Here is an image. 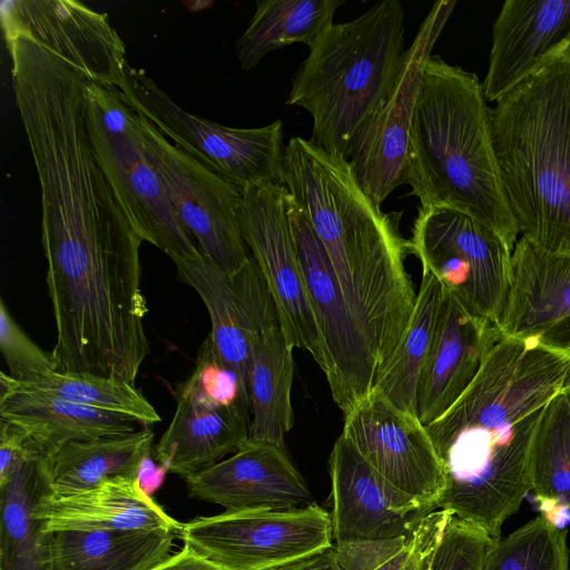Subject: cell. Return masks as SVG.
I'll use <instances>...</instances> for the list:
<instances>
[{
	"mask_svg": "<svg viewBox=\"0 0 570 570\" xmlns=\"http://www.w3.org/2000/svg\"><path fill=\"white\" fill-rule=\"evenodd\" d=\"M282 184L323 244L380 372L416 302L401 214L384 213L372 200L347 159L302 137H292L285 147Z\"/></svg>",
	"mask_w": 570,
	"mask_h": 570,
	"instance_id": "6da1fadb",
	"label": "cell"
},
{
	"mask_svg": "<svg viewBox=\"0 0 570 570\" xmlns=\"http://www.w3.org/2000/svg\"><path fill=\"white\" fill-rule=\"evenodd\" d=\"M404 184L420 207L465 214L514 249L519 230L503 191L482 83L439 56L429 58L415 102Z\"/></svg>",
	"mask_w": 570,
	"mask_h": 570,
	"instance_id": "7a4b0ae2",
	"label": "cell"
},
{
	"mask_svg": "<svg viewBox=\"0 0 570 570\" xmlns=\"http://www.w3.org/2000/svg\"><path fill=\"white\" fill-rule=\"evenodd\" d=\"M494 102L493 149L519 234L570 256V46Z\"/></svg>",
	"mask_w": 570,
	"mask_h": 570,
	"instance_id": "3957f363",
	"label": "cell"
},
{
	"mask_svg": "<svg viewBox=\"0 0 570 570\" xmlns=\"http://www.w3.org/2000/svg\"><path fill=\"white\" fill-rule=\"evenodd\" d=\"M404 21L402 2L384 0L353 20L333 23L309 47L286 104L312 116L311 141L350 159L360 127L405 50Z\"/></svg>",
	"mask_w": 570,
	"mask_h": 570,
	"instance_id": "277c9868",
	"label": "cell"
},
{
	"mask_svg": "<svg viewBox=\"0 0 570 570\" xmlns=\"http://www.w3.org/2000/svg\"><path fill=\"white\" fill-rule=\"evenodd\" d=\"M542 409L499 429L430 435L445 479L438 509L499 540L503 523L531 491L530 448Z\"/></svg>",
	"mask_w": 570,
	"mask_h": 570,
	"instance_id": "5b68a950",
	"label": "cell"
},
{
	"mask_svg": "<svg viewBox=\"0 0 570 570\" xmlns=\"http://www.w3.org/2000/svg\"><path fill=\"white\" fill-rule=\"evenodd\" d=\"M85 114L89 140L108 184L144 242L169 258L199 253L177 217L142 144L137 112L118 88L86 81Z\"/></svg>",
	"mask_w": 570,
	"mask_h": 570,
	"instance_id": "8992f818",
	"label": "cell"
},
{
	"mask_svg": "<svg viewBox=\"0 0 570 570\" xmlns=\"http://www.w3.org/2000/svg\"><path fill=\"white\" fill-rule=\"evenodd\" d=\"M125 101L177 148L235 185L239 190L282 184L283 122L233 128L191 115L141 70L128 66L118 88Z\"/></svg>",
	"mask_w": 570,
	"mask_h": 570,
	"instance_id": "52a82bcc",
	"label": "cell"
},
{
	"mask_svg": "<svg viewBox=\"0 0 570 570\" xmlns=\"http://www.w3.org/2000/svg\"><path fill=\"white\" fill-rule=\"evenodd\" d=\"M411 254L472 315L497 323L511 276L512 249L494 230L445 208L419 207Z\"/></svg>",
	"mask_w": 570,
	"mask_h": 570,
	"instance_id": "ba28073f",
	"label": "cell"
},
{
	"mask_svg": "<svg viewBox=\"0 0 570 570\" xmlns=\"http://www.w3.org/2000/svg\"><path fill=\"white\" fill-rule=\"evenodd\" d=\"M178 535L225 570H274L333 546L330 512L315 502L291 510H225L183 523Z\"/></svg>",
	"mask_w": 570,
	"mask_h": 570,
	"instance_id": "9c48e42d",
	"label": "cell"
},
{
	"mask_svg": "<svg viewBox=\"0 0 570 570\" xmlns=\"http://www.w3.org/2000/svg\"><path fill=\"white\" fill-rule=\"evenodd\" d=\"M569 377L570 361L563 355L534 343L501 336L463 394L426 425L428 433L515 424L543 407Z\"/></svg>",
	"mask_w": 570,
	"mask_h": 570,
	"instance_id": "30bf717a",
	"label": "cell"
},
{
	"mask_svg": "<svg viewBox=\"0 0 570 570\" xmlns=\"http://www.w3.org/2000/svg\"><path fill=\"white\" fill-rule=\"evenodd\" d=\"M455 4V0H439L432 6L353 140L348 161L364 191L379 206L404 185L411 121L425 66Z\"/></svg>",
	"mask_w": 570,
	"mask_h": 570,
	"instance_id": "8fae6325",
	"label": "cell"
},
{
	"mask_svg": "<svg viewBox=\"0 0 570 570\" xmlns=\"http://www.w3.org/2000/svg\"><path fill=\"white\" fill-rule=\"evenodd\" d=\"M138 117L145 151L199 252L227 273L239 271L252 258L237 216L242 190L169 142L145 117Z\"/></svg>",
	"mask_w": 570,
	"mask_h": 570,
	"instance_id": "7c38bea8",
	"label": "cell"
},
{
	"mask_svg": "<svg viewBox=\"0 0 570 570\" xmlns=\"http://www.w3.org/2000/svg\"><path fill=\"white\" fill-rule=\"evenodd\" d=\"M282 184L255 185L242 191L238 223L275 302L285 337L307 351L326 374L323 338L309 302Z\"/></svg>",
	"mask_w": 570,
	"mask_h": 570,
	"instance_id": "4fadbf2b",
	"label": "cell"
},
{
	"mask_svg": "<svg viewBox=\"0 0 570 570\" xmlns=\"http://www.w3.org/2000/svg\"><path fill=\"white\" fill-rule=\"evenodd\" d=\"M286 206L309 302L325 346V376L334 402L345 414L371 392L379 365L345 302L323 244L289 193Z\"/></svg>",
	"mask_w": 570,
	"mask_h": 570,
	"instance_id": "5bb4252c",
	"label": "cell"
},
{
	"mask_svg": "<svg viewBox=\"0 0 570 570\" xmlns=\"http://www.w3.org/2000/svg\"><path fill=\"white\" fill-rule=\"evenodd\" d=\"M4 37H26L86 81L119 88L126 78V47L106 13L73 0L1 2Z\"/></svg>",
	"mask_w": 570,
	"mask_h": 570,
	"instance_id": "9a60e30c",
	"label": "cell"
},
{
	"mask_svg": "<svg viewBox=\"0 0 570 570\" xmlns=\"http://www.w3.org/2000/svg\"><path fill=\"white\" fill-rule=\"evenodd\" d=\"M389 482L429 511L438 509L445 479L426 426L375 390L344 414L342 432Z\"/></svg>",
	"mask_w": 570,
	"mask_h": 570,
	"instance_id": "2e32d148",
	"label": "cell"
},
{
	"mask_svg": "<svg viewBox=\"0 0 570 570\" xmlns=\"http://www.w3.org/2000/svg\"><path fill=\"white\" fill-rule=\"evenodd\" d=\"M171 261L181 282L198 293L208 311L214 353L248 385L252 342L259 330L279 318L257 263L252 256L230 274L202 252Z\"/></svg>",
	"mask_w": 570,
	"mask_h": 570,
	"instance_id": "e0dca14e",
	"label": "cell"
},
{
	"mask_svg": "<svg viewBox=\"0 0 570 570\" xmlns=\"http://www.w3.org/2000/svg\"><path fill=\"white\" fill-rule=\"evenodd\" d=\"M328 472L336 544L407 535L431 513L380 474L343 433L332 449Z\"/></svg>",
	"mask_w": 570,
	"mask_h": 570,
	"instance_id": "ac0fdd59",
	"label": "cell"
},
{
	"mask_svg": "<svg viewBox=\"0 0 570 570\" xmlns=\"http://www.w3.org/2000/svg\"><path fill=\"white\" fill-rule=\"evenodd\" d=\"M495 325L502 337L534 343L570 361V256L549 254L520 237Z\"/></svg>",
	"mask_w": 570,
	"mask_h": 570,
	"instance_id": "d6986e66",
	"label": "cell"
},
{
	"mask_svg": "<svg viewBox=\"0 0 570 570\" xmlns=\"http://www.w3.org/2000/svg\"><path fill=\"white\" fill-rule=\"evenodd\" d=\"M185 481L190 497L227 511L291 510L313 502L284 444L249 441L228 459Z\"/></svg>",
	"mask_w": 570,
	"mask_h": 570,
	"instance_id": "ffe728a7",
	"label": "cell"
},
{
	"mask_svg": "<svg viewBox=\"0 0 570 570\" xmlns=\"http://www.w3.org/2000/svg\"><path fill=\"white\" fill-rule=\"evenodd\" d=\"M500 338L494 323L472 315L445 288L417 382V416L425 426L463 394Z\"/></svg>",
	"mask_w": 570,
	"mask_h": 570,
	"instance_id": "44dd1931",
	"label": "cell"
},
{
	"mask_svg": "<svg viewBox=\"0 0 570 570\" xmlns=\"http://www.w3.org/2000/svg\"><path fill=\"white\" fill-rule=\"evenodd\" d=\"M174 416L155 445L167 472L187 478L249 442L250 419L213 397L191 373L175 392Z\"/></svg>",
	"mask_w": 570,
	"mask_h": 570,
	"instance_id": "7402d4cb",
	"label": "cell"
},
{
	"mask_svg": "<svg viewBox=\"0 0 570 570\" xmlns=\"http://www.w3.org/2000/svg\"><path fill=\"white\" fill-rule=\"evenodd\" d=\"M570 46V0H507L493 24L484 97L495 101Z\"/></svg>",
	"mask_w": 570,
	"mask_h": 570,
	"instance_id": "603a6c76",
	"label": "cell"
},
{
	"mask_svg": "<svg viewBox=\"0 0 570 570\" xmlns=\"http://www.w3.org/2000/svg\"><path fill=\"white\" fill-rule=\"evenodd\" d=\"M32 519L38 533L164 530L178 534L183 524L145 493L137 479L126 476L73 492H40Z\"/></svg>",
	"mask_w": 570,
	"mask_h": 570,
	"instance_id": "cb8c5ba5",
	"label": "cell"
},
{
	"mask_svg": "<svg viewBox=\"0 0 570 570\" xmlns=\"http://www.w3.org/2000/svg\"><path fill=\"white\" fill-rule=\"evenodd\" d=\"M0 417L19 428L41 455L73 441L136 431V422L19 384L0 373Z\"/></svg>",
	"mask_w": 570,
	"mask_h": 570,
	"instance_id": "d4e9b609",
	"label": "cell"
},
{
	"mask_svg": "<svg viewBox=\"0 0 570 570\" xmlns=\"http://www.w3.org/2000/svg\"><path fill=\"white\" fill-rule=\"evenodd\" d=\"M164 530L38 533L37 570H150L171 556Z\"/></svg>",
	"mask_w": 570,
	"mask_h": 570,
	"instance_id": "484cf974",
	"label": "cell"
},
{
	"mask_svg": "<svg viewBox=\"0 0 570 570\" xmlns=\"http://www.w3.org/2000/svg\"><path fill=\"white\" fill-rule=\"evenodd\" d=\"M154 433L144 426L130 433L66 443L37 461L40 492L67 493L106 480L137 479L150 456Z\"/></svg>",
	"mask_w": 570,
	"mask_h": 570,
	"instance_id": "4316f807",
	"label": "cell"
},
{
	"mask_svg": "<svg viewBox=\"0 0 570 570\" xmlns=\"http://www.w3.org/2000/svg\"><path fill=\"white\" fill-rule=\"evenodd\" d=\"M293 348L279 318L259 330L252 342L248 367L252 442L284 444L285 434L293 428Z\"/></svg>",
	"mask_w": 570,
	"mask_h": 570,
	"instance_id": "83f0119b",
	"label": "cell"
},
{
	"mask_svg": "<svg viewBox=\"0 0 570 570\" xmlns=\"http://www.w3.org/2000/svg\"><path fill=\"white\" fill-rule=\"evenodd\" d=\"M531 491L546 519L570 522V385L543 406L529 458Z\"/></svg>",
	"mask_w": 570,
	"mask_h": 570,
	"instance_id": "f1b7e54d",
	"label": "cell"
},
{
	"mask_svg": "<svg viewBox=\"0 0 570 570\" xmlns=\"http://www.w3.org/2000/svg\"><path fill=\"white\" fill-rule=\"evenodd\" d=\"M344 0H258L256 11L236 42L244 71L256 67L271 51L293 43L308 48L332 26Z\"/></svg>",
	"mask_w": 570,
	"mask_h": 570,
	"instance_id": "f546056e",
	"label": "cell"
},
{
	"mask_svg": "<svg viewBox=\"0 0 570 570\" xmlns=\"http://www.w3.org/2000/svg\"><path fill=\"white\" fill-rule=\"evenodd\" d=\"M444 293L445 287L439 277L429 268L422 267L412 316L372 387L396 407L414 415H417V382Z\"/></svg>",
	"mask_w": 570,
	"mask_h": 570,
	"instance_id": "4dcf8cb0",
	"label": "cell"
},
{
	"mask_svg": "<svg viewBox=\"0 0 570 570\" xmlns=\"http://www.w3.org/2000/svg\"><path fill=\"white\" fill-rule=\"evenodd\" d=\"M17 382L79 404L125 415L142 426H150L161 420L135 384L121 379L59 371Z\"/></svg>",
	"mask_w": 570,
	"mask_h": 570,
	"instance_id": "1f68e13d",
	"label": "cell"
},
{
	"mask_svg": "<svg viewBox=\"0 0 570 570\" xmlns=\"http://www.w3.org/2000/svg\"><path fill=\"white\" fill-rule=\"evenodd\" d=\"M37 461L22 465L1 489V570H37L38 532L32 519L41 491Z\"/></svg>",
	"mask_w": 570,
	"mask_h": 570,
	"instance_id": "d6a6232c",
	"label": "cell"
},
{
	"mask_svg": "<svg viewBox=\"0 0 570 570\" xmlns=\"http://www.w3.org/2000/svg\"><path fill=\"white\" fill-rule=\"evenodd\" d=\"M567 529L537 517L493 542L483 570H569Z\"/></svg>",
	"mask_w": 570,
	"mask_h": 570,
	"instance_id": "836d02e7",
	"label": "cell"
},
{
	"mask_svg": "<svg viewBox=\"0 0 570 570\" xmlns=\"http://www.w3.org/2000/svg\"><path fill=\"white\" fill-rule=\"evenodd\" d=\"M494 541L482 529L452 517L431 557L429 570H483Z\"/></svg>",
	"mask_w": 570,
	"mask_h": 570,
	"instance_id": "e575fe53",
	"label": "cell"
},
{
	"mask_svg": "<svg viewBox=\"0 0 570 570\" xmlns=\"http://www.w3.org/2000/svg\"><path fill=\"white\" fill-rule=\"evenodd\" d=\"M0 350L8 374L17 381L59 372L53 354L45 352L30 340L13 320L3 299L0 301Z\"/></svg>",
	"mask_w": 570,
	"mask_h": 570,
	"instance_id": "d590c367",
	"label": "cell"
},
{
	"mask_svg": "<svg viewBox=\"0 0 570 570\" xmlns=\"http://www.w3.org/2000/svg\"><path fill=\"white\" fill-rule=\"evenodd\" d=\"M452 517L441 509L426 514L413 529L406 544L374 570H429L431 557Z\"/></svg>",
	"mask_w": 570,
	"mask_h": 570,
	"instance_id": "8d00e7d4",
	"label": "cell"
},
{
	"mask_svg": "<svg viewBox=\"0 0 570 570\" xmlns=\"http://www.w3.org/2000/svg\"><path fill=\"white\" fill-rule=\"evenodd\" d=\"M410 534L392 539L337 543L335 550L344 570H374L397 553L406 544Z\"/></svg>",
	"mask_w": 570,
	"mask_h": 570,
	"instance_id": "74e56055",
	"label": "cell"
},
{
	"mask_svg": "<svg viewBox=\"0 0 570 570\" xmlns=\"http://www.w3.org/2000/svg\"><path fill=\"white\" fill-rule=\"evenodd\" d=\"M39 458L40 453L29 438L12 423L0 419V490L17 470Z\"/></svg>",
	"mask_w": 570,
	"mask_h": 570,
	"instance_id": "f35d334b",
	"label": "cell"
},
{
	"mask_svg": "<svg viewBox=\"0 0 570 570\" xmlns=\"http://www.w3.org/2000/svg\"><path fill=\"white\" fill-rule=\"evenodd\" d=\"M150 570H225L187 546Z\"/></svg>",
	"mask_w": 570,
	"mask_h": 570,
	"instance_id": "ab89813d",
	"label": "cell"
},
{
	"mask_svg": "<svg viewBox=\"0 0 570 570\" xmlns=\"http://www.w3.org/2000/svg\"><path fill=\"white\" fill-rule=\"evenodd\" d=\"M166 473L167 470L163 465L157 466L150 456H147L140 466L137 481L141 490L151 497L161 485Z\"/></svg>",
	"mask_w": 570,
	"mask_h": 570,
	"instance_id": "60d3db41",
	"label": "cell"
},
{
	"mask_svg": "<svg viewBox=\"0 0 570 570\" xmlns=\"http://www.w3.org/2000/svg\"><path fill=\"white\" fill-rule=\"evenodd\" d=\"M294 570H344L332 546L303 559Z\"/></svg>",
	"mask_w": 570,
	"mask_h": 570,
	"instance_id": "b9f144b4",
	"label": "cell"
},
{
	"mask_svg": "<svg viewBox=\"0 0 570 570\" xmlns=\"http://www.w3.org/2000/svg\"><path fill=\"white\" fill-rule=\"evenodd\" d=\"M302 560L295 561L293 563H289L287 566H284V567H281V568H277V569H274V570H294Z\"/></svg>",
	"mask_w": 570,
	"mask_h": 570,
	"instance_id": "7bdbcfd3",
	"label": "cell"
},
{
	"mask_svg": "<svg viewBox=\"0 0 570 570\" xmlns=\"http://www.w3.org/2000/svg\"><path fill=\"white\" fill-rule=\"evenodd\" d=\"M568 384L570 385V377H569V380H568Z\"/></svg>",
	"mask_w": 570,
	"mask_h": 570,
	"instance_id": "ee69618b",
	"label": "cell"
}]
</instances>
